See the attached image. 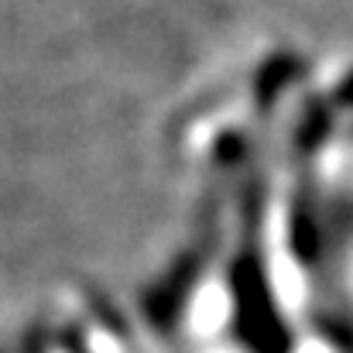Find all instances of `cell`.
Returning a JSON list of instances; mask_svg holds the SVG:
<instances>
[{"label":"cell","instance_id":"obj_1","mask_svg":"<svg viewBox=\"0 0 353 353\" xmlns=\"http://www.w3.org/2000/svg\"><path fill=\"white\" fill-rule=\"evenodd\" d=\"M343 100H350V103H353V79H350V86L343 90Z\"/></svg>","mask_w":353,"mask_h":353}]
</instances>
